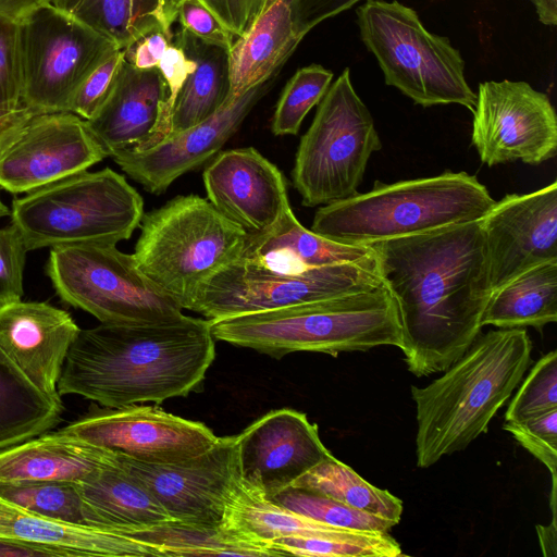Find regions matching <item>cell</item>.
Listing matches in <instances>:
<instances>
[{"instance_id": "25", "label": "cell", "mask_w": 557, "mask_h": 557, "mask_svg": "<svg viewBox=\"0 0 557 557\" xmlns=\"http://www.w3.org/2000/svg\"><path fill=\"white\" fill-rule=\"evenodd\" d=\"M374 255L371 245L336 243L304 227L290 208L268 232L247 235L240 258L278 272H300Z\"/></svg>"}, {"instance_id": "34", "label": "cell", "mask_w": 557, "mask_h": 557, "mask_svg": "<svg viewBox=\"0 0 557 557\" xmlns=\"http://www.w3.org/2000/svg\"><path fill=\"white\" fill-rule=\"evenodd\" d=\"M0 495L41 516L65 523L92 527L86 503L76 483L7 484L0 485Z\"/></svg>"}, {"instance_id": "33", "label": "cell", "mask_w": 557, "mask_h": 557, "mask_svg": "<svg viewBox=\"0 0 557 557\" xmlns=\"http://www.w3.org/2000/svg\"><path fill=\"white\" fill-rule=\"evenodd\" d=\"M281 556L397 557L400 545L388 534L351 531L334 535H290L271 542Z\"/></svg>"}, {"instance_id": "19", "label": "cell", "mask_w": 557, "mask_h": 557, "mask_svg": "<svg viewBox=\"0 0 557 557\" xmlns=\"http://www.w3.org/2000/svg\"><path fill=\"white\" fill-rule=\"evenodd\" d=\"M268 81L255 86L213 115L187 129L170 134L143 151H119L113 161L151 194H162L183 174L216 154L267 92Z\"/></svg>"}, {"instance_id": "7", "label": "cell", "mask_w": 557, "mask_h": 557, "mask_svg": "<svg viewBox=\"0 0 557 557\" xmlns=\"http://www.w3.org/2000/svg\"><path fill=\"white\" fill-rule=\"evenodd\" d=\"M144 200L110 168L84 171L14 198L11 223L28 251L71 244L116 245L131 238Z\"/></svg>"}, {"instance_id": "49", "label": "cell", "mask_w": 557, "mask_h": 557, "mask_svg": "<svg viewBox=\"0 0 557 557\" xmlns=\"http://www.w3.org/2000/svg\"><path fill=\"white\" fill-rule=\"evenodd\" d=\"M49 0H0V12L18 21Z\"/></svg>"}, {"instance_id": "26", "label": "cell", "mask_w": 557, "mask_h": 557, "mask_svg": "<svg viewBox=\"0 0 557 557\" xmlns=\"http://www.w3.org/2000/svg\"><path fill=\"white\" fill-rule=\"evenodd\" d=\"M0 537L55 545L75 557L150 556L138 541L119 530L58 521L0 495Z\"/></svg>"}, {"instance_id": "24", "label": "cell", "mask_w": 557, "mask_h": 557, "mask_svg": "<svg viewBox=\"0 0 557 557\" xmlns=\"http://www.w3.org/2000/svg\"><path fill=\"white\" fill-rule=\"evenodd\" d=\"M300 40L294 29L289 0H276L259 12L227 51L230 88L224 104L267 82Z\"/></svg>"}, {"instance_id": "42", "label": "cell", "mask_w": 557, "mask_h": 557, "mask_svg": "<svg viewBox=\"0 0 557 557\" xmlns=\"http://www.w3.org/2000/svg\"><path fill=\"white\" fill-rule=\"evenodd\" d=\"M176 21L181 29L226 51L236 39V35L202 0H181L175 11Z\"/></svg>"}, {"instance_id": "36", "label": "cell", "mask_w": 557, "mask_h": 557, "mask_svg": "<svg viewBox=\"0 0 557 557\" xmlns=\"http://www.w3.org/2000/svg\"><path fill=\"white\" fill-rule=\"evenodd\" d=\"M332 79L333 73L319 64L297 70L277 101L272 133L276 136L297 135L304 119L321 101Z\"/></svg>"}, {"instance_id": "43", "label": "cell", "mask_w": 557, "mask_h": 557, "mask_svg": "<svg viewBox=\"0 0 557 557\" xmlns=\"http://www.w3.org/2000/svg\"><path fill=\"white\" fill-rule=\"evenodd\" d=\"M195 67L196 63L194 60L188 58L184 50L174 42L169 46L157 66L163 83V104L161 114L163 138L170 134L171 119L176 98Z\"/></svg>"}, {"instance_id": "40", "label": "cell", "mask_w": 557, "mask_h": 557, "mask_svg": "<svg viewBox=\"0 0 557 557\" xmlns=\"http://www.w3.org/2000/svg\"><path fill=\"white\" fill-rule=\"evenodd\" d=\"M27 251L14 224L0 227V307L22 300Z\"/></svg>"}, {"instance_id": "23", "label": "cell", "mask_w": 557, "mask_h": 557, "mask_svg": "<svg viewBox=\"0 0 557 557\" xmlns=\"http://www.w3.org/2000/svg\"><path fill=\"white\" fill-rule=\"evenodd\" d=\"M116 453L63 431H47L0 450V485L26 482L79 484L115 463Z\"/></svg>"}, {"instance_id": "5", "label": "cell", "mask_w": 557, "mask_h": 557, "mask_svg": "<svg viewBox=\"0 0 557 557\" xmlns=\"http://www.w3.org/2000/svg\"><path fill=\"white\" fill-rule=\"evenodd\" d=\"M495 200L474 175L444 173L373 188L325 206L311 231L336 243L366 246L482 220Z\"/></svg>"}, {"instance_id": "50", "label": "cell", "mask_w": 557, "mask_h": 557, "mask_svg": "<svg viewBox=\"0 0 557 557\" xmlns=\"http://www.w3.org/2000/svg\"><path fill=\"white\" fill-rule=\"evenodd\" d=\"M552 522L549 525H536V532L543 555L546 557H555L557 548V528L556 511H552Z\"/></svg>"}, {"instance_id": "46", "label": "cell", "mask_w": 557, "mask_h": 557, "mask_svg": "<svg viewBox=\"0 0 557 557\" xmlns=\"http://www.w3.org/2000/svg\"><path fill=\"white\" fill-rule=\"evenodd\" d=\"M173 40L162 30L152 32L124 50L125 61L138 70L157 69Z\"/></svg>"}, {"instance_id": "45", "label": "cell", "mask_w": 557, "mask_h": 557, "mask_svg": "<svg viewBox=\"0 0 557 557\" xmlns=\"http://www.w3.org/2000/svg\"><path fill=\"white\" fill-rule=\"evenodd\" d=\"M361 0H289L295 33L301 39L322 21L332 17Z\"/></svg>"}, {"instance_id": "31", "label": "cell", "mask_w": 557, "mask_h": 557, "mask_svg": "<svg viewBox=\"0 0 557 557\" xmlns=\"http://www.w3.org/2000/svg\"><path fill=\"white\" fill-rule=\"evenodd\" d=\"M123 50L144 36L162 30L173 40L164 0H49Z\"/></svg>"}, {"instance_id": "39", "label": "cell", "mask_w": 557, "mask_h": 557, "mask_svg": "<svg viewBox=\"0 0 557 557\" xmlns=\"http://www.w3.org/2000/svg\"><path fill=\"white\" fill-rule=\"evenodd\" d=\"M124 60V50L119 49L92 71L74 95L70 112L91 119L111 95Z\"/></svg>"}, {"instance_id": "38", "label": "cell", "mask_w": 557, "mask_h": 557, "mask_svg": "<svg viewBox=\"0 0 557 557\" xmlns=\"http://www.w3.org/2000/svg\"><path fill=\"white\" fill-rule=\"evenodd\" d=\"M504 430L540 460L557 480V409L521 421H505Z\"/></svg>"}, {"instance_id": "47", "label": "cell", "mask_w": 557, "mask_h": 557, "mask_svg": "<svg viewBox=\"0 0 557 557\" xmlns=\"http://www.w3.org/2000/svg\"><path fill=\"white\" fill-rule=\"evenodd\" d=\"M35 114L24 104L16 108H0V160Z\"/></svg>"}, {"instance_id": "4", "label": "cell", "mask_w": 557, "mask_h": 557, "mask_svg": "<svg viewBox=\"0 0 557 557\" xmlns=\"http://www.w3.org/2000/svg\"><path fill=\"white\" fill-rule=\"evenodd\" d=\"M214 339L280 359L296 351L336 357L379 346L401 348L394 297L379 288L278 309L209 320Z\"/></svg>"}, {"instance_id": "15", "label": "cell", "mask_w": 557, "mask_h": 557, "mask_svg": "<svg viewBox=\"0 0 557 557\" xmlns=\"http://www.w3.org/2000/svg\"><path fill=\"white\" fill-rule=\"evenodd\" d=\"M91 444L149 463H171L209 449L218 436L201 422L158 406L127 405L91 410L62 428Z\"/></svg>"}, {"instance_id": "2", "label": "cell", "mask_w": 557, "mask_h": 557, "mask_svg": "<svg viewBox=\"0 0 557 557\" xmlns=\"http://www.w3.org/2000/svg\"><path fill=\"white\" fill-rule=\"evenodd\" d=\"M215 357L208 319L182 314L147 323L79 330L58 383L104 408L162 403L197 388Z\"/></svg>"}, {"instance_id": "53", "label": "cell", "mask_w": 557, "mask_h": 557, "mask_svg": "<svg viewBox=\"0 0 557 557\" xmlns=\"http://www.w3.org/2000/svg\"><path fill=\"white\" fill-rule=\"evenodd\" d=\"M276 0H262V3H261V7H260V10L259 12H262L264 10H267L268 8H270ZM258 12V13H259Z\"/></svg>"}, {"instance_id": "51", "label": "cell", "mask_w": 557, "mask_h": 557, "mask_svg": "<svg viewBox=\"0 0 557 557\" xmlns=\"http://www.w3.org/2000/svg\"><path fill=\"white\" fill-rule=\"evenodd\" d=\"M539 21L547 26L557 25V0H531Z\"/></svg>"}, {"instance_id": "3", "label": "cell", "mask_w": 557, "mask_h": 557, "mask_svg": "<svg viewBox=\"0 0 557 557\" xmlns=\"http://www.w3.org/2000/svg\"><path fill=\"white\" fill-rule=\"evenodd\" d=\"M531 351L524 329L493 330L480 334L432 383L411 386L419 468L463 450L487 432L491 420L522 381Z\"/></svg>"}, {"instance_id": "12", "label": "cell", "mask_w": 557, "mask_h": 557, "mask_svg": "<svg viewBox=\"0 0 557 557\" xmlns=\"http://www.w3.org/2000/svg\"><path fill=\"white\" fill-rule=\"evenodd\" d=\"M383 286L376 256L308 269L278 272L239 258L213 276L188 310L208 320L265 311L368 292Z\"/></svg>"}, {"instance_id": "41", "label": "cell", "mask_w": 557, "mask_h": 557, "mask_svg": "<svg viewBox=\"0 0 557 557\" xmlns=\"http://www.w3.org/2000/svg\"><path fill=\"white\" fill-rule=\"evenodd\" d=\"M18 22L0 12V108L22 104Z\"/></svg>"}, {"instance_id": "1", "label": "cell", "mask_w": 557, "mask_h": 557, "mask_svg": "<svg viewBox=\"0 0 557 557\" xmlns=\"http://www.w3.org/2000/svg\"><path fill=\"white\" fill-rule=\"evenodd\" d=\"M371 246L398 308L408 371L443 372L481 334L493 293L481 220Z\"/></svg>"}, {"instance_id": "20", "label": "cell", "mask_w": 557, "mask_h": 557, "mask_svg": "<svg viewBox=\"0 0 557 557\" xmlns=\"http://www.w3.org/2000/svg\"><path fill=\"white\" fill-rule=\"evenodd\" d=\"M202 178L212 206L247 235L268 232L292 208L283 174L252 147L220 152Z\"/></svg>"}, {"instance_id": "52", "label": "cell", "mask_w": 557, "mask_h": 557, "mask_svg": "<svg viewBox=\"0 0 557 557\" xmlns=\"http://www.w3.org/2000/svg\"><path fill=\"white\" fill-rule=\"evenodd\" d=\"M10 215V209L7 207V205L2 201L0 196V219Z\"/></svg>"}, {"instance_id": "32", "label": "cell", "mask_w": 557, "mask_h": 557, "mask_svg": "<svg viewBox=\"0 0 557 557\" xmlns=\"http://www.w3.org/2000/svg\"><path fill=\"white\" fill-rule=\"evenodd\" d=\"M290 486L323 494L355 509L399 523L403 502L379 488L333 455L298 478Z\"/></svg>"}, {"instance_id": "9", "label": "cell", "mask_w": 557, "mask_h": 557, "mask_svg": "<svg viewBox=\"0 0 557 557\" xmlns=\"http://www.w3.org/2000/svg\"><path fill=\"white\" fill-rule=\"evenodd\" d=\"M381 149L374 120L345 69L318 103L297 149L292 176L302 205L325 206L356 195L371 154Z\"/></svg>"}, {"instance_id": "13", "label": "cell", "mask_w": 557, "mask_h": 557, "mask_svg": "<svg viewBox=\"0 0 557 557\" xmlns=\"http://www.w3.org/2000/svg\"><path fill=\"white\" fill-rule=\"evenodd\" d=\"M472 112L471 141L488 166L515 161L537 165L556 156L555 109L528 83H481Z\"/></svg>"}, {"instance_id": "17", "label": "cell", "mask_w": 557, "mask_h": 557, "mask_svg": "<svg viewBox=\"0 0 557 557\" xmlns=\"http://www.w3.org/2000/svg\"><path fill=\"white\" fill-rule=\"evenodd\" d=\"M493 290L522 271L557 258V182L508 194L481 220Z\"/></svg>"}, {"instance_id": "18", "label": "cell", "mask_w": 557, "mask_h": 557, "mask_svg": "<svg viewBox=\"0 0 557 557\" xmlns=\"http://www.w3.org/2000/svg\"><path fill=\"white\" fill-rule=\"evenodd\" d=\"M242 476L271 498L332 456L304 412L271 410L237 435Z\"/></svg>"}, {"instance_id": "37", "label": "cell", "mask_w": 557, "mask_h": 557, "mask_svg": "<svg viewBox=\"0 0 557 557\" xmlns=\"http://www.w3.org/2000/svg\"><path fill=\"white\" fill-rule=\"evenodd\" d=\"M557 409V351L541 357L508 405L505 421H521Z\"/></svg>"}, {"instance_id": "10", "label": "cell", "mask_w": 557, "mask_h": 557, "mask_svg": "<svg viewBox=\"0 0 557 557\" xmlns=\"http://www.w3.org/2000/svg\"><path fill=\"white\" fill-rule=\"evenodd\" d=\"M45 272L64 304L101 323L160 322L183 314V308L143 274L133 255L116 245L52 247Z\"/></svg>"}, {"instance_id": "21", "label": "cell", "mask_w": 557, "mask_h": 557, "mask_svg": "<svg viewBox=\"0 0 557 557\" xmlns=\"http://www.w3.org/2000/svg\"><path fill=\"white\" fill-rule=\"evenodd\" d=\"M72 315L49 302L15 301L0 307V348L48 397L62 401L58 383L79 333Z\"/></svg>"}, {"instance_id": "14", "label": "cell", "mask_w": 557, "mask_h": 557, "mask_svg": "<svg viewBox=\"0 0 557 557\" xmlns=\"http://www.w3.org/2000/svg\"><path fill=\"white\" fill-rule=\"evenodd\" d=\"M120 466L163 506L173 520L222 525L242 479L237 435L218 437L206 451L178 462L149 463L116 454Z\"/></svg>"}, {"instance_id": "6", "label": "cell", "mask_w": 557, "mask_h": 557, "mask_svg": "<svg viewBox=\"0 0 557 557\" xmlns=\"http://www.w3.org/2000/svg\"><path fill=\"white\" fill-rule=\"evenodd\" d=\"M133 257L143 274L183 309L242 256L247 234L197 195L144 213Z\"/></svg>"}, {"instance_id": "11", "label": "cell", "mask_w": 557, "mask_h": 557, "mask_svg": "<svg viewBox=\"0 0 557 557\" xmlns=\"http://www.w3.org/2000/svg\"><path fill=\"white\" fill-rule=\"evenodd\" d=\"M17 22L21 101L36 114L70 111L83 82L119 50L111 40L50 2Z\"/></svg>"}, {"instance_id": "8", "label": "cell", "mask_w": 557, "mask_h": 557, "mask_svg": "<svg viewBox=\"0 0 557 557\" xmlns=\"http://www.w3.org/2000/svg\"><path fill=\"white\" fill-rule=\"evenodd\" d=\"M356 14L387 85L424 108L456 103L473 111L476 94L460 52L447 37L426 30L414 10L396 0H367Z\"/></svg>"}, {"instance_id": "35", "label": "cell", "mask_w": 557, "mask_h": 557, "mask_svg": "<svg viewBox=\"0 0 557 557\" xmlns=\"http://www.w3.org/2000/svg\"><path fill=\"white\" fill-rule=\"evenodd\" d=\"M270 499L297 513L336 528L385 533L396 525L388 519L355 509L302 487L288 486Z\"/></svg>"}, {"instance_id": "44", "label": "cell", "mask_w": 557, "mask_h": 557, "mask_svg": "<svg viewBox=\"0 0 557 557\" xmlns=\"http://www.w3.org/2000/svg\"><path fill=\"white\" fill-rule=\"evenodd\" d=\"M181 0H164L168 24L175 22L176 7ZM236 35H243L260 10L262 0H202Z\"/></svg>"}, {"instance_id": "30", "label": "cell", "mask_w": 557, "mask_h": 557, "mask_svg": "<svg viewBox=\"0 0 557 557\" xmlns=\"http://www.w3.org/2000/svg\"><path fill=\"white\" fill-rule=\"evenodd\" d=\"M64 405L33 385L0 348V450L62 422Z\"/></svg>"}, {"instance_id": "29", "label": "cell", "mask_w": 557, "mask_h": 557, "mask_svg": "<svg viewBox=\"0 0 557 557\" xmlns=\"http://www.w3.org/2000/svg\"><path fill=\"white\" fill-rule=\"evenodd\" d=\"M173 42L194 60L196 67L176 98L170 134L213 115L224 106L230 88L226 50L208 45L183 29L173 35Z\"/></svg>"}, {"instance_id": "27", "label": "cell", "mask_w": 557, "mask_h": 557, "mask_svg": "<svg viewBox=\"0 0 557 557\" xmlns=\"http://www.w3.org/2000/svg\"><path fill=\"white\" fill-rule=\"evenodd\" d=\"M92 527L135 530L175 521L163 506L119 463L77 484Z\"/></svg>"}, {"instance_id": "48", "label": "cell", "mask_w": 557, "mask_h": 557, "mask_svg": "<svg viewBox=\"0 0 557 557\" xmlns=\"http://www.w3.org/2000/svg\"><path fill=\"white\" fill-rule=\"evenodd\" d=\"M0 557H75L67 548L23 540L1 539Z\"/></svg>"}, {"instance_id": "28", "label": "cell", "mask_w": 557, "mask_h": 557, "mask_svg": "<svg viewBox=\"0 0 557 557\" xmlns=\"http://www.w3.org/2000/svg\"><path fill=\"white\" fill-rule=\"evenodd\" d=\"M557 321V258L537 263L493 290L481 324L498 329L532 326L542 332Z\"/></svg>"}, {"instance_id": "16", "label": "cell", "mask_w": 557, "mask_h": 557, "mask_svg": "<svg viewBox=\"0 0 557 557\" xmlns=\"http://www.w3.org/2000/svg\"><path fill=\"white\" fill-rule=\"evenodd\" d=\"M107 153L77 114L38 113L0 160V188L27 194L99 163Z\"/></svg>"}, {"instance_id": "22", "label": "cell", "mask_w": 557, "mask_h": 557, "mask_svg": "<svg viewBox=\"0 0 557 557\" xmlns=\"http://www.w3.org/2000/svg\"><path fill=\"white\" fill-rule=\"evenodd\" d=\"M162 104L159 70H138L124 60L111 95L85 121L107 157L119 151H143L163 139Z\"/></svg>"}]
</instances>
